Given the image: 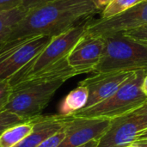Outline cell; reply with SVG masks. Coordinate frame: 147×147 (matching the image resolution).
<instances>
[{"instance_id": "1", "label": "cell", "mask_w": 147, "mask_h": 147, "mask_svg": "<svg viewBox=\"0 0 147 147\" xmlns=\"http://www.w3.org/2000/svg\"><path fill=\"white\" fill-rule=\"evenodd\" d=\"M97 12L92 0H57L32 8L0 45V54L34 36H57Z\"/></svg>"}, {"instance_id": "2", "label": "cell", "mask_w": 147, "mask_h": 147, "mask_svg": "<svg viewBox=\"0 0 147 147\" xmlns=\"http://www.w3.org/2000/svg\"><path fill=\"white\" fill-rule=\"evenodd\" d=\"M77 75L79 73L65 59L11 87L3 110L10 111L25 120H32L41 115L61 85Z\"/></svg>"}, {"instance_id": "3", "label": "cell", "mask_w": 147, "mask_h": 147, "mask_svg": "<svg viewBox=\"0 0 147 147\" xmlns=\"http://www.w3.org/2000/svg\"><path fill=\"white\" fill-rule=\"evenodd\" d=\"M105 48L93 73L147 71V46L123 33L104 38Z\"/></svg>"}, {"instance_id": "4", "label": "cell", "mask_w": 147, "mask_h": 147, "mask_svg": "<svg viewBox=\"0 0 147 147\" xmlns=\"http://www.w3.org/2000/svg\"><path fill=\"white\" fill-rule=\"evenodd\" d=\"M146 71L133 72L127 81L108 99L90 108L83 109L71 116L74 118L114 119L136 110L147 102V96L141 90Z\"/></svg>"}, {"instance_id": "5", "label": "cell", "mask_w": 147, "mask_h": 147, "mask_svg": "<svg viewBox=\"0 0 147 147\" xmlns=\"http://www.w3.org/2000/svg\"><path fill=\"white\" fill-rule=\"evenodd\" d=\"M92 16L82 20L65 32L52 38L48 45L29 63L9 79L11 87L41 72L58 62L67 59L68 55L86 32L92 22Z\"/></svg>"}, {"instance_id": "6", "label": "cell", "mask_w": 147, "mask_h": 147, "mask_svg": "<svg viewBox=\"0 0 147 147\" xmlns=\"http://www.w3.org/2000/svg\"><path fill=\"white\" fill-rule=\"evenodd\" d=\"M147 129V103L140 109L111 121L98 147H127L135 143L138 136Z\"/></svg>"}, {"instance_id": "7", "label": "cell", "mask_w": 147, "mask_h": 147, "mask_svg": "<svg viewBox=\"0 0 147 147\" xmlns=\"http://www.w3.org/2000/svg\"><path fill=\"white\" fill-rule=\"evenodd\" d=\"M146 24H147V0H143L117 16L106 19L92 20L86 32L105 38Z\"/></svg>"}, {"instance_id": "8", "label": "cell", "mask_w": 147, "mask_h": 147, "mask_svg": "<svg viewBox=\"0 0 147 147\" xmlns=\"http://www.w3.org/2000/svg\"><path fill=\"white\" fill-rule=\"evenodd\" d=\"M53 37L39 35L23 40L0 54V80H9L35 58Z\"/></svg>"}, {"instance_id": "9", "label": "cell", "mask_w": 147, "mask_h": 147, "mask_svg": "<svg viewBox=\"0 0 147 147\" xmlns=\"http://www.w3.org/2000/svg\"><path fill=\"white\" fill-rule=\"evenodd\" d=\"M105 48V40L85 32L67 57L68 64L79 75L94 71Z\"/></svg>"}, {"instance_id": "10", "label": "cell", "mask_w": 147, "mask_h": 147, "mask_svg": "<svg viewBox=\"0 0 147 147\" xmlns=\"http://www.w3.org/2000/svg\"><path fill=\"white\" fill-rule=\"evenodd\" d=\"M111 119L74 118L66 125V134L58 147H78L92 140H100L109 130Z\"/></svg>"}, {"instance_id": "11", "label": "cell", "mask_w": 147, "mask_h": 147, "mask_svg": "<svg viewBox=\"0 0 147 147\" xmlns=\"http://www.w3.org/2000/svg\"><path fill=\"white\" fill-rule=\"evenodd\" d=\"M133 72L134 71L96 73L79 82V84L86 86L89 90V100L84 109L90 108L110 97Z\"/></svg>"}, {"instance_id": "12", "label": "cell", "mask_w": 147, "mask_h": 147, "mask_svg": "<svg viewBox=\"0 0 147 147\" xmlns=\"http://www.w3.org/2000/svg\"><path fill=\"white\" fill-rule=\"evenodd\" d=\"M71 118V116L65 117L59 114L40 115L35 117L32 132L14 147H38L44 140L64 128Z\"/></svg>"}, {"instance_id": "13", "label": "cell", "mask_w": 147, "mask_h": 147, "mask_svg": "<svg viewBox=\"0 0 147 147\" xmlns=\"http://www.w3.org/2000/svg\"><path fill=\"white\" fill-rule=\"evenodd\" d=\"M89 100V90L86 86L79 84L69 92L62 100L59 107V115L69 117L76 112L83 109Z\"/></svg>"}, {"instance_id": "14", "label": "cell", "mask_w": 147, "mask_h": 147, "mask_svg": "<svg viewBox=\"0 0 147 147\" xmlns=\"http://www.w3.org/2000/svg\"><path fill=\"white\" fill-rule=\"evenodd\" d=\"M34 118L8 128L0 135V147H14L23 140L33 130Z\"/></svg>"}, {"instance_id": "15", "label": "cell", "mask_w": 147, "mask_h": 147, "mask_svg": "<svg viewBox=\"0 0 147 147\" xmlns=\"http://www.w3.org/2000/svg\"><path fill=\"white\" fill-rule=\"evenodd\" d=\"M27 9L22 7L18 9L0 12V45L5 40L13 27L26 15Z\"/></svg>"}, {"instance_id": "16", "label": "cell", "mask_w": 147, "mask_h": 147, "mask_svg": "<svg viewBox=\"0 0 147 147\" xmlns=\"http://www.w3.org/2000/svg\"><path fill=\"white\" fill-rule=\"evenodd\" d=\"M143 0H113L102 11L101 18L106 19L117 16Z\"/></svg>"}, {"instance_id": "17", "label": "cell", "mask_w": 147, "mask_h": 147, "mask_svg": "<svg viewBox=\"0 0 147 147\" xmlns=\"http://www.w3.org/2000/svg\"><path fill=\"white\" fill-rule=\"evenodd\" d=\"M26 121H28L20 117L19 115L10 111H8V110L1 111L0 112V135L8 128L14 127L16 125L21 124V123L26 122Z\"/></svg>"}, {"instance_id": "18", "label": "cell", "mask_w": 147, "mask_h": 147, "mask_svg": "<svg viewBox=\"0 0 147 147\" xmlns=\"http://www.w3.org/2000/svg\"><path fill=\"white\" fill-rule=\"evenodd\" d=\"M123 34H125L131 39L147 46V24L134 29L123 32Z\"/></svg>"}, {"instance_id": "19", "label": "cell", "mask_w": 147, "mask_h": 147, "mask_svg": "<svg viewBox=\"0 0 147 147\" xmlns=\"http://www.w3.org/2000/svg\"><path fill=\"white\" fill-rule=\"evenodd\" d=\"M68 124V123H67ZM66 134V126L60 131L44 140L38 147H58L64 140Z\"/></svg>"}, {"instance_id": "20", "label": "cell", "mask_w": 147, "mask_h": 147, "mask_svg": "<svg viewBox=\"0 0 147 147\" xmlns=\"http://www.w3.org/2000/svg\"><path fill=\"white\" fill-rule=\"evenodd\" d=\"M11 86L9 80H0V112L3 111L11 93Z\"/></svg>"}, {"instance_id": "21", "label": "cell", "mask_w": 147, "mask_h": 147, "mask_svg": "<svg viewBox=\"0 0 147 147\" xmlns=\"http://www.w3.org/2000/svg\"><path fill=\"white\" fill-rule=\"evenodd\" d=\"M23 0H0V12L10 11L22 7Z\"/></svg>"}, {"instance_id": "22", "label": "cell", "mask_w": 147, "mask_h": 147, "mask_svg": "<svg viewBox=\"0 0 147 147\" xmlns=\"http://www.w3.org/2000/svg\"><path fill=\"white\" fill-rule=\"evenodd\" d=\"M53 1H57V0H23L22 1V8L28 10L32 8L42 5V4L47 3H51Z\"/></svg>"}, {"instance_id": "23", "label": "cell", "mask_w": 147, "mask_h": 147, "mask_svg": "<svg viewBox=\"0 0 147 147\" xmlns=\"http://www.w3.org/2000/svg\"><path fill=\"white\" fill-rule=\"evenodd\" d=\"M113 0H92L93 3L95 4L96 8L99 11H102Z\"/></svg>"}, {"instance_id": "24", "label": "cell", "mask_w": 147, "mask_h": 147, "mask_svg": "<svg viewBox=\"0 0 147 147\" xmlns=\"http://www.w3.org/2000/svg\"><path fill=\"white\" fill-rule=\"evenodd\" d=\"M141 90L147 96V71L146 72V75L144 77V79H143V82L141 84Z\"/></svg>"}, {"instance_id": "25", "label": "cell", "mask_w": 147, "mask_h": 147, "mask_svg": "<svg viewBox=\"0 0 147 147\" xmlns=\"http://www.w3.org/2000/svg\"><path fill=\"white\" fill-rule=\"evenodd\" d=\"M98 144H99V140H92L78 147H98Z\"/></svg>"}, {"instance_id": "26", "label": "cell", "mask_w": 147, "mask_h": 147, "mask_svg": "<svg viewBox=\"0 0 147 147\" xmlns=\"http://www.w3.org/2000/svg\"><path fill=\"white\" fill-rule=\"evenodd\" d=\"M141 140H147V129H146L144 132H142L137 138L136 142L137 141H141Z\"/></svg>"}, {"instance_id": "27", "label": "cell", "mask_w": 147, "mask_h": 147, "mask_svg": "<svg viewBox=\"0 0 147 147\" xmlns=\"http://www.w3.org/2000/svg\"><path fill=\"white\" fill-rule=\"evenodd\" d=\"M136 144L138 145V147H147V140L137 141Z\"/></svg>"}, {"instance_id": "28", "label": "cell", "mask_w": 147, "mask_h": 147, "mask_svg": "<svg viewBox=\"0 0 147 147\" xmlns=\"http://www.w3.org/2000/svg\"><path fill=\"white\" fill-rule=\"evenodd\" d=\"M127 147H138V145H137V144H136V142H135V143H133V144H131V145L127 146Z\"/></svg>"}, {"instance_id": "29", "label": "cell", "mask_w": 147, "mask_h": 147, "mask_svg": "<svg viewBox=\"0 0 147 147\" xmlns=\"http://www.w3.org/2000/svg\"><path fill=\"white\" fill-rule=\"evenodd\" d=\"M146 103H147V102H146Z\"/></svg>"}]
</instances>
